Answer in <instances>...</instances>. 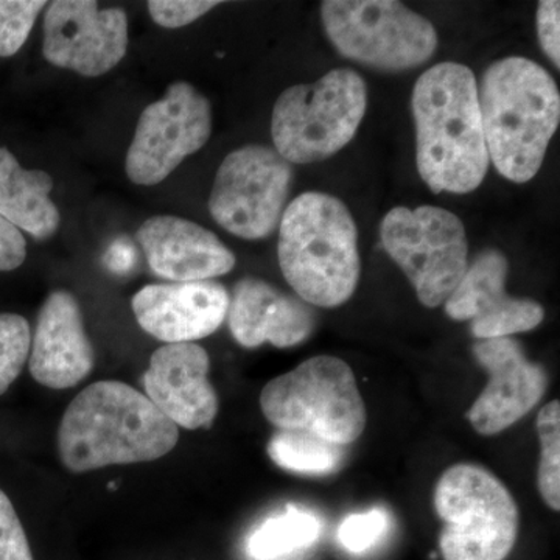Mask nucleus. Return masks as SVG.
<instances>
[{
	"label": "nucleus",
	"instance_id": "nucleus-21",
	"mask_svg": "<svg viewBox=\"0 0 560 560\" xmlns=\"http://www.w3.org/2000/svg\"><path fill=\"white\" fill-rule=\"evenodd\" d=\"M320 536V522L312 512L287 508L260 523L246 540L253 560H282L311 548Z\"/></svg>",
	"mask_w": 560,
	"mask_h": 560
},
{
	"label": "nucleus",
	"instance_id": "nucleus-28",
	"mask_svg": "<svg viewBox=\"0 0 560 560\" xmlns=\"http://www.w3.org/2000/svg\"><path fill=\"white\" fill-rule=\"evenodd\" d=\"M220 5V2H205V0H151L147 3L151 20L164 28H180L191 24L210 10Z\"/></svg>",
	"mask_w": 560,
	"mask_h": 560
},
{
	"label": "nucleus",
	"instance_id": "nucleus-12",
	"mask_svg": "<svg viewBox=\"0 0 560 560\" xmlns=\"http://www.w3.org/2000/svg\"><path fill=\"white\" fill-rule=\"evenodd\" d=\"M128 50V18L121 9H98L94 0H57L44 18V58L83 77L116 68Z\"/></svg>",
	"mask_w": 560,
	"mask_h": 560
},
{
	"label": "nucleus",
	"instance_id": "nucleus-13",
	"mask_svg": "<svg viewBox=\"0 0 560 560\" xmlns=\"http://www.w3.org/2000/svg\"><path fill=\"white\" fill-rule=\"evenodd\" d=\"M474 355L488 371L489 383L467 418L477 433L493 436L510 429L539 404L548 389V374L511 337L477 342Z\"/></svg>",
	"mask_w": 560,
	"mask_h": 560
},
{
	"label": "nucleus",
	"instance_id": "nucleus-5",
	"mask_svg": "<svg viewBox=\"0 0 560 560\" xmlns=\"http://www.w3.org/2000/svg\"><path fill=\"white\" fill-rule=\"evenodd\" d=\"M265 418L282 431H305L345 447L366 429V407L352 368L331 355L312 357L272 378L260 394Z\"/></svg>",
	"mask_w": 560,
	"mask_h": 560
},
{
	"label": "nucleus",
	"instance_id": "nucleus-8",
	"mask_svg": "<svg viewBox=\"0 0 560 560\" xmlns=\"http://www.w3.org/2000/svg\"><path fill=\"white\" fill-rule=\"evenodd\" d=\"M320 18L335 49L370 68H418L436 51L434 25L394 0H326Z\"/></svg>",
	"mask_w": 560,
	"mask_h": 560
},
{
	"label": "nucleus",
	"instance_id": "nucleus-24",
	"mask_svg": "<svg viewBox=\"0 0 560 560\" xmlns=\"http://www.w3.org/2000/svg\"><path fill=\"white\" fill-rule=\"evenodd\" d=\"M32 330L27 319L0 313V396L20 377L31 357Z\"/></svg>",
	"mask_w": 560,
	"mask_h": 560
},
{
	"label": "nucleus",
	"instance_id": "nucleus-9",
	"mask_svg": "<svg viewBox=\"0 0 560 560\" xmlns=\"http://www.w3.org/2000/svg\"><path fill=\"white\" fill-rule=\"evenodd\" d=\"M381 237L383 248L399 265L425 307L444 304L469 268L463 221L436 206L390 209L382 221Z\"/></svg>",
	"mask_w": 560,
	"mask_h": 560
},
{
	"label": "nucleus",
	"instance_id": "nucleus-29",
	"mask_svg": "<svg viewBox=\"0 0 560 560\" xmlns=\"http://www.w3.org/2000/svg\"><path fill=\"white\" fill-rule=\"evenodd\" d=\"M559 13L560 3L556 0H544L537 9V35H539L540 47L555 62L556 68L560 66Z\"/></svg>",
	"mask_w": 560,
	"mask_h": 560
},
{
	"label": "nucleus",
	"instance_id": "nucleus-15",
	"mask_svg": "<svg viewBox=\"0 0 560 560\" xmlns=\"http://www.w3.org/2000/svg\"><path fill=\"white\" fill-rule=\"evenodd\" d=\"M210 360L195 342L164 345L143 374L145 396L176 427L210 429L219 415V396L209 382Z\"/></svg>",
	"mask_w": 560,
	"mask_h": 560
},
{
	"label": "nucleus",
	"instance_id": "nucleus-26",
	"mask_svg": "<svg viewBox=\"0 0 560 560\" xmlns=\"http://www.w3.org/2000/svg\"><path fill=\"white\" fill-rule=\"evenodd\" d=\"M389 528V515L381 508L346 517L338 529L341 547L353 555L371 550Z\"/></svg>",
	"mask_w": 560,
	"mask_h": 560
},
{
	"label": "nucleus",
	"instance_id": "nucleus-18",
	"mask_svg": "<svg viewBox=\"0 0 560 560\" xmlns=\"http://www.w3.org/2000/svg\"><path fill=\"white\" fill-rule=\"evenodd\" d=\"M151 271L173 283L201 282L234 270V253L213 232L180 217H151L138 231Z\"/></svg>",
	"mask_w": 560,
	"mask_h": 560
},
{
	"label": "nucleus",
	"instance_id": "nucleus-30",
	"mask_svg": "<svg viewBox=\"0 0 560 560\" xmlns=\"http://www.w3.org/2000/svg\"><path fill=\"white\" fill-rule=\"evenodd\" d=\"M27 257V242L16 226L0 217V271L20 268Z\"/></svg>",
	"mask_w": 560,
	"mask_h": 560
},
{
	"label": "nucleus",
	"instance_id": "nucleus-1",
	"mask_svg": "<svg viewBox=\"0 0 560 560\" xmlns=\"http://www.w3.org/2000/svg\"><path fill=\"white\" fill-rule=\"evenodd\" d=\"M416 164L434 194H470L489 171L475 73L458 62L425 70L412 90Z\"/></svg>",
	"mask_w": 560,
	"mask_h": 560
},
{
	"label": "nucleus",
	"instance_id": "nucleus-3",
	"mask_svg": "<svg viewBox=\"0 0 560 560\" xmlns=\"http://www.w3.org/2000/svg\"><path fill=\"white\" fill-rule=\"evenodd\" d=\"M478 101L489 161L512 183H528L559 127L555 79L528 58H504L486 70Z\"/></svg>",
	"mask_w": 560,
	"mask_h": 560
},
{
	"label": "nucleus",
	"instance_id": "nucleus-20",
	"mask_svg": "<svg viewBox=\"0 0 560 560\" xmlns=\"http://www.w3.org/2000/svg\"><path fill=\"white\" fill-rule=\"evenodd\" d=\"M54 179L43 171H27L0 147V217L36 241L57 234L61 215L50 200Z\"/></svg>",
	"mask_w": 560,
	"mask_h": 560
},
{
	"label": "nucleus",
	"instance_id": "nucleus-6",
	"mask_svg": "<svg viewBox=\"0 0 560 560\" xmlns=\"http://www.w3.org/2000/svg\"><path fill=\"white\" fill-rule=\"evenodd\" d=\"M366 108V84L355 70H330L315 83L291 86L272 109L275 150L290 164L327 160L355 138Z\"/></svg>",
	"mask_w": 560,
	"mask_h": 560
},
{
	"label": "nucleus",
	"instance_id": "nucleus-23",
	"mask_svg": "<svg viewBox=\"0 0 560 560\" xmlns=\"http://www.w3.org/2000/svg\"><path fill=\"white\" fill-rule=\"evenodd\" d=\"M540 440V463L537 474L541 499L552 511L560 510V404L545 405L537 418Z\"/></svg>",
	"mask_w": 560,
	"mask_h": 560
},
{
	"label": "nucleus",
	"instance_id": "nucleus-16",
	"mask_svg": "<svg viewBox=\"0 0 560 560\" xmlns=\"http://www.w3.org/2000/svg\"><path fill=\"white\" fill-rule=\"evenodd\" d=\"M230 293L219 282L153 283L132 298L139 326L167 345L194 342L220 329L230 311Z\"/></svg>",
	"mask_w": 560,
	"mask_h": 560
},
{
	"label": "nucleus",
	"instance_id": "nucleus-10",
	"mask_svg": "<svg viewBox=\"0 0 560 560\" xmlns=\"http://www.w3.org/2000/svg\"><path fill=\"white\" fill-rule=\"evenodd\" d=\"M293 168L275 149L246 145L221 162L209 212L223 230L245 241L268 237L282 220Z\"/></svg>",
	"mask_w": 560,
	"mask_h": 560
},
{
	"label": "nucleus",
	"instance_id": "nucleus-27",
	"mask_svg": "<svg viewBox=\"0 0 560 560\" xmlns=\"http://www.w3.org/2000/svg\"><path fill=\"white\" fill-rule=\"evenodd\" d=\"M0 560H33L31 545L13 503L0 489Z\"/></svg>",
	"mask_w": 560,
	"mask_h": 560
},
{
	"label": "nucleus",
	"instance_id": "nucleus-4",
	"mask_svg": "<svg viewBox=\"0 0 560 560\" xmlns=\"http://www.w3.org/2000/svg\"><path fill=\"white\" fill-rule=\"evenodd\" d=\"M283 278L315 307L346 304L359 285V232L348 206L323 191H307L287 206L279 223Z\"/></svg>",
	"mask_w": 560,
	"mask_h": 560
},
{
	"label": "nucleus",
	"instance_id": "nucleus-11",
	"mask_svg": "<svg viewBox=\"0 0 560 560\" xmlns=\"http://www.w3.org/2000/svg\"><path fill=\"white\" fill-rule=\"evenodd\" d=\"M212 132V108L200 91L175 81L140 114L125 171L138 186H156L200 151Z\"/></svg>",
	"mask_w": 560,
	"mask_h": 560
},
{
	"label": "nucleus",
	"instance_id": "nucleus-7",
	"mask_svg": "<svg viewBox=\"0 0 560 560\" xmlns=\"http://www.w3.org/2000/svg\"><path fill=\"white\" fill-rule=\"evenodd\" d=\"M434 510L444 523V560H504L517 541L521 515L514 497L478 464H456L442 474Z\"/></svg>",
	"mask_w": 560,
	"mask_h": 560
},
{
	"label": "nucleus",
	"instance_id": "nucleus-14",
	"mask_svg": "<svg viewBox=\"0 0 560 560\" xmlns=\"http://www.w3.org/2000/svg\"><path fill=\"white\" fill-rule=\"evenodd\" d=\"M508 268L503 253L482 250L444 302L452 319L470 320L471 335L480 341L536 329L545 318L539 302L506 293Z\"/></svg>",
	"mask_w": 560,
	"mask_h": 560
},
{
	"label": "nucleus",
	"instance_id": "nucleus-17",
	"mask_svg": "<svg viewBox=\"0 0 560 560\" xmlns=\"http://www.w3.org/2000/svg\"><path fill=\"white\" fill-rule=\"evenodd\" d=\"M94 359L79 302L69 291H54L40 307L33 335L32 377L46 388H73L94 370Z\"/></svg>",
	"mask_w": 560,
	"mask_h": 560
},
{
	"label": "nucleus",
	"instance_id": "nucleus-22",
	"mask_svg": "<svg viewBox=\"0 0 560 560\" xmlns=\"http://www.w3.org/2000/svg\"><path fill=\"white\" fill-rule=\"evenodd\" d=\"M342 447L305 431H276L268 442V456L282 469L294 474L326 475L338 469Z\"/></svg>",
	"mask_w": 560,
	"mask_h": 560
},
{
	"label": "nucleus",
	"instance_id": "nucleus-25",
	"mask_svg": "<svg viewBox=\"0 0 560 560\" xmlns=\"http://www.w3.org/2000/svg\"><path fill=\"white\" fill-rule=\"evenodd\" d=\"M43 0H0V57H13L31 35Z\"/></svg>",
	"mask_w": 560,
	"mask_h": 560
},
{
	"label": "nucleus",
	"instance_id": "nucleus-2",
	"mask_svg": "<svg viewBox=\"0 0 560 560\" xmlns=\"http://www.w3.org/2000/svg\"><path fill=\"white\" fill-rule=\"evenodd\" d=\"M178 427L153 401L127 383H92L62 416L58 451L72 474L117 464L150 463L168 455Z\"/></svg>",
	"mask_w": 560,
	"mask_h": 560
},
{
	"label": "nucleus",
	"instance_id": "nucleus-19",
	"mask_svg": "<svg viewBox=\"0 0 560 560\" xmlns=\"http://www.w3.org/2000/svg\"><path fill=\"white\" fill-rule=\"evenodd\" d=\"M226 318L232 337L248 349L260 348L265 342L280 349L293 348L311 337L316 324L307 302L254 278L235 285Z\"/></svg>",
	"mask_w": 560,
	"mask_h": 560
}]
</instances>
